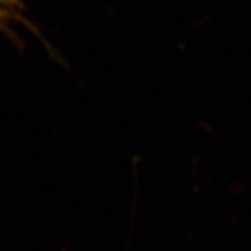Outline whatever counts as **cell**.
Returning a JSON list of instances; mask_svg holds the SVG:
<instances>
[{"label":"cell","instance_id":"obj_1","mask_svg":"<svg viewBox=\"0 0 251 251\" xmlns=\"http://www.w3.org/2000/svg\"><path fill=\"white\" fill-rule=\"evenodd\" d=\"M0 5L2 6V8L7 9V11L11 9L12 12L17 11V9L21 8V6H23L20 0H0Z\"/></svg>","mask_w":251,"mask_h":251},{"label":"cell","instance_id":"obj_2","mask_svg":"<svg viewBox=\"0 0 251 251\" xmlns=\"http://www.w3.org/2000/svg\"><path fill=\"white\" fill-rule=\"evenodd\" d=\"M13 15L18 17L17 14H14V12L7 11V9L0 7V28H4L6 26V23H7L8 20H11Z\"/></svg>","mask_w":251,"mask_h":251}]
</instances>
